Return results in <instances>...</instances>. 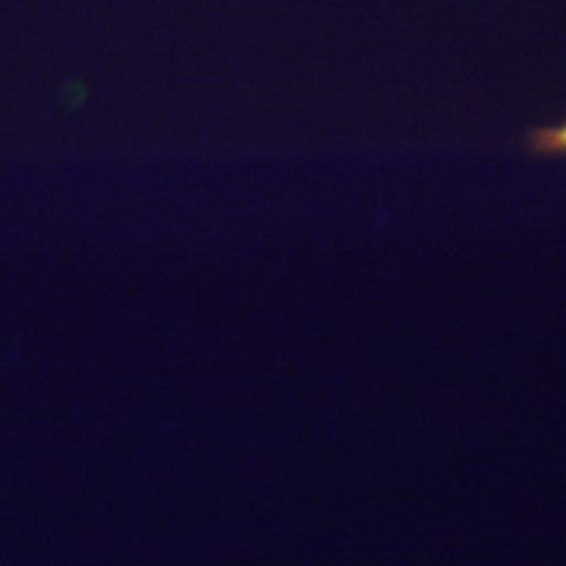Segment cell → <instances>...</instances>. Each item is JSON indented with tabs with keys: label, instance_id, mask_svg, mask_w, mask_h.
Segmentation results:
<instances>
[{
	"label": "cell",
	"instance_id": "1",
	"mask_svg": "<svg viewBox=\"0 0 566 566\" xmlns=\"http://www.w3.org/2000/svg\"><path fill=\"white\" fill-rule=\"evenodd\" d=\"M542 147L552 151H566V126L549 130L542 137Z\"/></svg>",
	"mask_w": 566,
	"mask_h": 566
}]
</instances>
